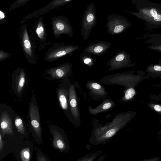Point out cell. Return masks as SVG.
<instances>
[{"instance_id":"obj_1","label":"cell","mask_w":161,"mask_h":161,"mask_svg":"<svg viewBox=\"0 0 161 161\" xmlns=\"http://www.w3.org/2000/svg\"><path fill=\"white\" fill-rule=\"evenodd\" d=\"M136 112L128 111L116 115L111 122L103 125L99 120L94 119L93 128L89 139L93 145L105 144L119 130L124 128L136 115Z\"/></svg>"},{"instance_id":"obj_2","label":"cell","mask_w":161,"mask_h":161,"mask_svg":"<svg viewBox=\"0 0 161 161\" xmlns=\"http://www.w3.org/2000/svg\"><path fill=\"white\" fill-rule=\"evenodd\" d=\"M134 72L117 73L104 77L100 80L102 84L108 85H118L125 87V90L130 87L135 88L143 80L149 78L144 76L143 72H137V75Z\"/></svg>"},{"instance_id":"obj_3","label":"cell","mask_w":161,"mask_h":161,"mask_svg":"<svg viewBox=\"0 0 161 161\" xmlns=\"http://www.w3.org/2000/svg\"><path fill=\"white\" fill-rule=\"evenodd\" d=\"M29 115L34 138L38 143L42 144L43 142L40 115L37 102L34 94L32 95L29 103Z\"/></svg>"},{"instance_id":"obj_4","label":"cell","mask_w":161,"mask_h":161,"mask_svg":"<svg viewBox=\"0 0 161 161\" xmlns=\"http://www.w3.org/2000/svg\"><path fill=\"white\" fill-rule=\"evenodd\" d=\"M71 84V83L69 78L61 80V82L56 89V92L61 110L68 120L74 125L68 102Z\"/></svg>"},{"instance_id":"obj_5","label":"cell","mask_w":161,"mask_h":161,"mask_svg":"<svg viewBox=\"0 0 161 161\" xmlns=\"http://www.w3.org/2000/svg\"><path fill=\"white\" fill-rule=\"evenodd\" d=\"M49 129L53 138L52 144L53 148L63 153L68 152L70 145L64 130L55 125H49Z\"/></svg>"},{"instance_id":"obj_6","label":"cell","mask_w":161,"mask_h":161,"mask_svg":"<svg viewBox=\"0 0 161 161\" xmlns=\"http://www.w3.org/2000/svg\"><path fill=\"white\" fill-rule=\"evenodd\" d=\"M72 65L70 63H66L60 66L47 69L45 74L48 76H44L50 80H62L68 78L72 73Z\"/></svg>"},{"instance_id":"obj_7","label":"cell","mask_w":161,"mask_h":161,"mask_svg":"<svg viewBox=\"0 0 161 161\" xmlns=\"http://www.w3.org/2000/svg\"><path fill=\"white\" fill-rule=\"evenodd\" d=\"M77 83H71L69 92L68 104L74 125L77 128L80 125V117L78 106V99L76 92Z\"/></svg>"},{"instance_id":"obj_8","label":"cell","mask_w":161,"mask_h":161,"mask_svg":"<svg viewBox=\"0 0 161 161\" xmlns=\"http://www.w3.org/2000/svg\"><path fill=\"white\" fill-rule=\"evenodd\" d=\"M52 23L53 32L56 37L61 34L72 36V27L67 18L62 16L54 17Z\"/></svg>"},{"instance_id":"obj_9","label":"cell","mask_w":161,"mask_h":161,"mask_svg":"<svg viewBox=\"0 0 161 161\" xmlns=\"http://www.w3.org/2000/svg\"><path fill=\"white\" fill-rule=\"evenodd\" d=\"M79 48L78 46L60 45L57 47L54 46L48 51L45 60L48 62L55 60L60 57L71 53Z\"/></svg>"},{"instance_id":"obj_10","label":"cell","mask_w":161,"mask_h":161,"mask_svg":"<svg viewBox=\"0 0 161 161\" xmlns=\"http://www.w3.org/2000/svg\"><path fill=\"white\" fill-rule=\"evenodd\" d=\"M85 85L89 91L90 96L93 99L100 100L107 97L108 92L102 83L94 80L87 81Z\"/></svg>"},{"instance_id":"obj_11","label":"cell","mask_w":161,"mask_h":161,"mask_svg":"<svg viewBox=\"0 0 161 161\" xmlns=\"http://www.w3.org/2000/svg\"><path fill=\"white\" fill-rule=\"evenodd\" d=\"M0 128L3 136L6 135L12 136L14 134L12 122L9 115L6 111L2 112L0 117Z\"/></svg>"},{"instance_id":"obj_12","label":"cell","mask_w":161,"mask_h":161,"mask_svg":"<svg viewBox=\"0 0 161 161\" xmlns=\"http://www.w3.org/2000/svg\"><path fill=\"white\" fill-rule=\"evenodd\" d=\"M115 106L116 104L114 100L105 98L103 99V102L95 108L89 106L88 110L90 114L96 115L111 110Z\"/></svg>"},{"instance_id":"obj_13","label":"cell","mask_w":161,"mask_h":161,"mask_svg":"<svg viewBox=\"0 0 161 161\" xmlns=\"http://www.w3.org/2000/svg\"><path fill=\"white\" fill-rule=\"evenodd\" d=\"M94 15L90 12L89 8L88 7L83 17L81 22V32L83 38L86 39L90 29V25L92 24L94 19Z\"/></svg>"},{"instance_id":"obj_14","label":"cell","mask_w":161,"mask_h":161,"mask_svg":"<svg viewBox=\"0 0 161 161\" xmlns=\"http://www.w3.org/2000/svg\"><path fill=\"white\" fill-rule=\"evenodd\" d=\"M22 42L23 47L26 53L29 57H31L32 54L31 45L26 29H25L23 31Z\"/></svg>"},{"instance_id":"obj_15","label":"cell","mask_w":161,"mask_h":161,"mask_svg":"<svg viewBox=\"0 0 161 161\" xmlns=\"http://www.w3.org/2000/svg\"><path fill=\"white\" fill-rule=\"evenodd\" d=\"M122 93H125V95L120 100L124 102L134 100L137 94L136 92L133 87H130L125 90H124Z\"/></svg>"},{"instance_id":"obj_16","label":"cell","mask_w":161,"mask_h":161,"mask_svg":"<svg viewBox=\"0 0 161 161\" xmlns=\"http://www.w3.org/2000/svg\"><path fill=\"white\" fill-rule=\"evenodd\" d=\"M25 82V72L21 71L16 78V86L17 93L19 94L22 91Z\"/></svg>"},{"instance_id":"obj_17","label":"cell","mask_w":161,"mask_h":161,"mask_svg":"<svg viewBox=\"0 0 161 161\" xmlns=\"http://www.w3.org/2000/svg\"><path fill=\"white\" fill-rule=\"evenodd\" d=\"M161 66L159 65H155L152 67L149 68L147 70L148 72L146 76L150 78H155L161 76Z\"/></svg>"},{"instance_id":"obj_18","label":"cell","mask_w":161,"mask_h":161,"mask_svg":"<svg viewBox=\"0 0 161 161\" xmlns=\"http://www.w3.org/2000/svg\"><path fill=\"white\" fill-rule=\"evenodd\" d=\"M102 153L101 151L92 152L79 158L76 161H94Z\"/></svg>"},{"instance_id":"obj_19","label":"cell","mask_w":161,"mask_h":161,"mask_svg":"<svg viewBox=\"0 0 161 161\" xmlns=\"http://www.w3.org/2000/svg\"><path fill=\"white\" fill-rule=\"evenodd\" d=\"M31 147H26L22 149L20 152L22 161H30L31 157Z\"/></svg>"},{"instance_id":"obj_20","label":"cell","mask_w":161,"mask_h":161,"mask_svg":"<svg viewBox=\"0 0 161 161\" xmlns=\"http://www.w3.org/2000/svg\"><path fill=\"white\" fill-rule=\"evenodd\" d=\"M36 32L38 37L41 40H45V32L42 19L40 20L39 22L36 29Z\"/></svg>"},{"instance_id":"obj_21","label":"cell","mask_w":161,"mask_h":161,"mask_svg":"<svg viewBox=\"0 0 161 161\" xmlns=\"http://www.w3.org/2000/svg\"><path fill=\"white\" fill-rule=\"evenodd\" d=\"M14 123L17 129L22 134L25 133V129L23 120L18 115L15 118Z\"/></svg>"},{"instance_id":"obj_22","label":"cell","mask_w":161,"mask_h":161,"mask_svg":"<svg viewBox=\"0 0 161 161\" xmlns=\"http://www.w3.org/2000/svg\"><path fill=\"white\" fill-rule=\"evenodd\" d=\"M37 161H50L48 157L39 149H38L36 155Z\"/></svg>"},{"instance_id":"obj_23","label":"cell","mask_w":161,"mask_h":161,"mask_svg":"<svg viewBox=\"0 0 161 161\" xmlns=\"http://www.w3.org/2000/svg\"><path fill=\"white\" fill-rule=\"evenodd\" d=\"M148 106L151 109L161 114V106L160 104L150 103L148 104Z\"/></svg>"},{"instance_id":"obj_24","label":"cell","mask_w":161,"mask_h":161,"mask_svg":"<svg viewBox=\"0 0 161 161\" xmlns=\"http://www.w3.org/2000/svg\"><path fill=\"white\" fill-rule=\"evenodd\" d=\"M10 55L9 53L0 51V60L4 59L8 57Z\"/></svg>"},{"instance_id":"obj_25","label":"cell","mask_w":161,"mask_h":161,"mask_svg":"<svg viewBox=\"0 0 161 161\" xmlns=\"http://www.w3.org/2000/svg\"><path fill=\"white\" fill-rule=\"evenodd\" d=\"M160 158L158 157H154L152 158H145L139 161H160Z\"/></svg>"},{"instance_id":"obj_26","label":"cell","mask_w":161,"mask_h":161,"mask_svg":"<svg viewBox=\"0 0 161 161\" xmlns=\"http://www.w3.org/2000/svg\"><path fill=\"white\" fill-rule=\"evenodd\" d=\"M124 29V27L121 25H117L114 27V32L118 33L122 31Z\"/></svg>"},{"instance_id":"obj_27","label":"cell","mask_w":161,"mask_h":161,"mask_svg":"<svg viewBox=\"0 0 161 161\" xmlns=\"http://www.w3.org/2000/svg\"><path fill=\"white\" fill-rule=\"evenodd\" d=\"M125 58L124 55L120 54L117 55L116 58L115 60L117 61L120 62L123 60Z\"/></svg>"},{"instance_id":"obj_28","label":"cell","mask_w":161,"mask_h":161,"mask_svg":"<svg viewBox=\"0 0 161 161\" xmlns=\"http://www.w3.org/2000/svg\"><path fill=\"white\" fill-rule=\"evenodd\" d=\"M4 143L0 132V153L3 148Z\"/></svg>"},{"instance_id":"obj_29","label":"cell","mask_w":161,"mask_h":161,"mask_svg":"<svg viewBox=\"0 0 161 161\" xmlns=\"http://www.w3.org/2000/svg\"><path fill=\"white\" fill-rule=\"evenodd\" d=\"M83 60L84 64H89L92 61L91 59L88 58H83Z\"/></svg>"},{"instance_id":"obj_30","label":"cell","mask_w":161,"mask_h":161,"mask_svg":"<svg viewBox=\"0 0 161 161\" xmlns=\"http://www.w3.org/2000/svg\"><path fill=\"white\" fill-rule=\"evenodd\" d=\"M5 17V15L4 13L0 10V20L3 19Z\"/></svg>"},{"instance_id":"obj_31","label":"cell","mask_w":161,"mask_h":161,"mask_svg":"<svg viewBox=\"0 0 161 161\" xmlns=\"http://www.w3.org/2000/svg\"><path fill=\"white\" fill-rule=\"evenodd\" d=\"M105 156L104 154L102 155L98 159L97 161H103L105 158Z\"/></svg>"}]
</instances>
